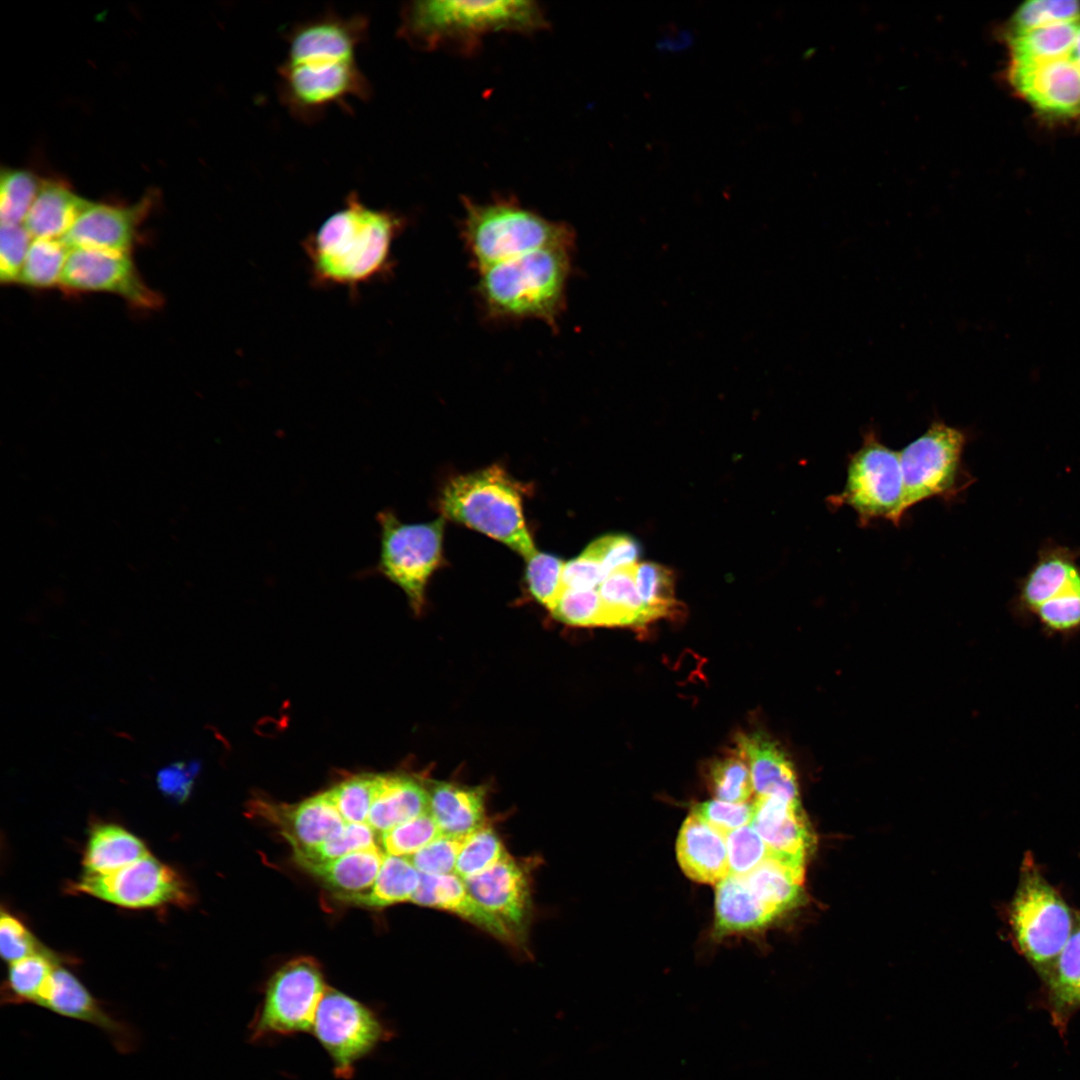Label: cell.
I'll list each match as a JSON object with an SVG mask.
<instances>
[{"label": "cell", "mask_w": 1080, "mask_h": 1080, "mask_svg": "<svg viewBox=\"0 0 1080 1080\" xmlns=\"http://www.w3.org/2000/svg\"><path fill=\"white\" fill-rule=\"evenodd\" d=\"M70 249L61 239L35 238L31 241L18 283L33 289H48L60 283Z\"/></svg>", "instance_id": "obj_35"}, {"label": "cell", "mask_w": 1080, "mask_h": 1080, "mask_svg": "<svg viewBox=\"0 0 1080 1080\" xmlns=\"http://www.w3.org/2000/svg\"><path fill=\"white\" fill-rule=\"evenodd\" d=\"M967 433L934 417L919 437L899 451L904 480V507L929 500L952 502L974 481L963 453Z\"/></svg>", "instance_id": "obj_9"}, {"label": "cell", "mask_w": 1080, "mask_h": 1080, "mask_svg": "<svg viewBox=\"0 0 1080 1080\" xmlns=\"http://www.w3.org/2000/svg\"><path fill=\"white\" fill-rule=\"evenodd\" d=\"M368 26L363 14L325 11L288 31L277 74L280 100L291 115L312 123L333 107L350 110L352 101L368 99L371 86L357 60Z\"/></svg>", "instance_id": "obj_1"}, {"label": "cell", "mask_w": 1080, "mask_h": 1080, "mask_svg": "<svg viewBox=\"0 0 1080 1080\" xmlns=\"http://www.w3.org/2000/svg\"><path fill=\"white\" fill-rule=\"evenodd\" d=\"M199 769V763L196 761L173 762L158 770L156 775L158 789L167 798L183 803L191 794L194 778Z\"/></svg>", "instance_id": "obj_54"}, {"label": "cell", "mask_w": 1080, "mask_h": 1080, "mask_svg": "<svg viewBox=\"0 0 1080 1080\" xmlns=\"http://www.w3.org/2000/svg\"><path fill=\"white\" fill-rule=\"evenodd\" d=\"M405 225L399 213L371 207L350 192L302 243L312 284L346 288L353 294L363 285L386 279L395 265L393 243Z\"/></svg>", "instance_id": "obj_2"}, {"label": "cell", "mask_w": 1080, "mask_h": 1080, "mask_svg": "<svg viewBox=\"0 0 1080 1080\" xmlns=\"http://www.w3.org/2000/svg\"><path fill=\"white\" fill-rule=\"evenodd\" d=\"M428 811V790L416 779L406 775H377L367 820L376 833L381 835Z\"/></svg>", "instance_id": "obj_25"}, {"label": "cell", "mask_w": 1080, "mask_h": 1080, "mask_svg": "<svg viewBox=\"0 0 1080 1080\" xmlns=\"http://www.w3.org/2000/svg\"><path fill=\"white\" fill-rule=\"evenodd\" d=\"M91 203L62 183L43 182L23 226L34 238L61 239Z\"/></svg>", "instance_id": "obj_28"}, {"label": "cell", "mask_w": 1080, "mask_h": 1080, "mask_svg": "<svg viewBox=\"0 0 1080 1080\" xmlns=\"http://www.w3.org/2000/svg\"><path fill=\"white\" fill-rule=\"evenodd\" d=\"M730 874L746 876L770 857V850L751 824L726 835Z\"/></svg>", "instance_id": "obj_48"}, {"label": "cell", "mask_w": 1080, "mask_h": 1080, "mask_svg": "<svg viewBox=\"0 0 1080 1080\" xmlns=\"http://www.w3.org/2000/svg\"><path fill=\"white\" fill-rule=\"evenodd\" d=\"M411 902L455 913L496 938L512 943L502 925L478 904L464 880L455 873H420V883Z\"/></svg>", "instance_id": "obj_23"}, {"label": "cell", "mask_w": 1080, "mask_h": 1080, "mask_svg": "<svg viewBox=\"0 0 1080 1080\" xmlns=\"http://www.w3.org/2000/svg\"><path fill=\"white\" fill-rule=\"evenodd\" d=\"M753 808L750 824L768 846L770 857L804 867L814 835L800 800L779 795L757 796Z\"/></svg>", "instance_id": "obj_18"}, {"label": "cell", "mask_w": 1080, "mask_h": 1080, "mask_svg": "<svg viewBox=\"0 0 1080 1080\" xmlns=\"http://www.w3.org/2000/svg\"><path fill=\"white\" fill-rule=\"evenodd\" d=\"M636 586L649 621L681 615V605L675 598L673 572L653 562L636 565Z\"/></svg>", "instance_id": "obj_37"}, {"label": "cell", "mask_w": 1080, "mask_h": 1080, "mask_svg": "<svg viewBox=\"0 0 1080 1080\" xmlns=\"http://www.w3.org/2000/svg\"><path fill=\"white\" fill-rule=\"evenodd\" d=\"M572 248L536 250L479 271L482 306L497 320H540L552 328L566 305Z\"/></svg>", "instance_id": "obj_4"}, {"label": "cell", "mask_w": 1080, "mask_h": 1080, "mask_svg": "<svg viewBox=\"0 0 1080 1080\" xmlns=\"http://www.w3.org/2000/svg\"><path fill=\"white\" fill-rule=\"evenodd\" d=\"M31 238L23 225L1 224L0 280L3 284L18 282Z\"/></svg>", "instance_id": "obj_52"}, {"label": "cell", "mask_w": 1080, "mask_h": 1080, "mask_svg": "<svg viewBox=\"0 0 1080 1080\" xmlns=\"http://www.w3.org/2000/svg\"><path fill=\"white\" fill-rule=\"evenodd\" d=\"M708 784L718 800L730 803H747L754 791L749 765L737 751L712 762Z\"/></svg>", "instance_id": "obj_39"}, {"label": "cell", "mask_w": 1080, "mask_h": 1080, "mask_svg": "<svg viewBox=\"0 0 1080 1080\" xmlns=\"http://www.w3.org/2000/svg\"><path fill=\"white\" fill-rule=\"evenodd\" d=\"M636 565L611 572L597 587L606 626L642 627L650 623L636 586Z\"/></svg>", "instance_id": "obj_33"}, {"label": "cell", "mask_w": 1080, "mask_h": 1080, "mask_svg": "<svg viewBox=\"0 0 1080 1080\" xmlns=\"http://www.w3.org/2000/svg\"><path fill=\"white\" fill-rule=\"evenodd\" d=\"M38 1005L59 1015L93 1024L114 1038L126 1035L119 1022L99 1006L96 999L68 969L60 963L53 969Z\"/></svg>", "instance_id": "obj_24"}, {"label": "cell", "mask_w": 1080, "mask_h": 1080, "mask_svg": "<svg viewBox=\"0 0 1080 1080\" xmlns=\"http://www.w3.org/2000/svg\"><path fill=\"white\" fill-rule=\"evenodd\" d=\"M1077 19H1080V2L1077 0H1028L1015 9L1001 34Z\"/></svg>", "instance_id": "obj_40"}, {"label": "cell", "mask_w": 1080, "mask_h": 1080, "mask_svg": "<svg viewBox=\"0 0 1080 1080\" xmlns=\"http://www.w3.org/2000/svg\"><path fill=\"white\" fill-rule=\"evenodd\" d=\"M385 852L379 846L352 852L309 872L336 896L359 903L371 890Z\"/></svg>", "instance_id": "obj_29"}, {"label": "cell", "mask_w": 1080, "mask_h": 1080, "mask_svg": "<svg viewBox=\"0 0 1080 1080\" xmlns=\"http://www.w3.org/2000/svg\"><path fill=\"white\" fill-rule=\"evenodd\" d=\"M506 855L497 833L485 824L469 836L457 858L454 873L466 880L490 869Z\"/></svg>", "instance_id": "obj_41"}, {"label": "cell", "mask_w": 1080, "mask_h": 1080, "mask_svg": "<svg viewBox=\"0 0 1080 1080\" xmlns=\"http://www.w3.org/2000/svg\"><path fill=\"white\" fill-rule=\"evenodd\" d=\"M743 878L762 902L780 914L799 901L804 867L769 857Z\"/></svg>", "instance_id": "obj_32"}, {"label": "cell", "mask_w": 1080, "mask_h": 1080, "mask_svg": "<svg viewBox=\"0 0 1080 1080\" xmlns=\"http://www.w3.org/2000/svg\"><path fill=\"white\" fill-rule=\"evenodd\" d=\"M428 794L429 811L443 835H467L485 825L483 787L436 782Z\"/></svg>", "instance_id": "obj_26"}, {"label": "cell", "mask_w": 1080, "mask_h": 1080, "mask_svg": "<svg viewBox=\"0 0 1080 1080\" xmlns=\"http://www.w3.org/2000/svg\"><path fill=\"white\" fill-rule=\"evenodd\" d=\"M779 915L762 902L742 876L728 875L716 885L715 934L724 936L759 929Z\"/></svg>", "instance_id": "obj_27"}, {"label": "cell", "mask_w": 1080, "mask_h": 1080, "mask_svg": "<svg viewBox=\"0 0 1080 1080\" xmlns=\"http://www.w3.org/2000/svg\"><path fill=\"white\" fill-rule=\"evenodd\" d=\"M606 577L600 563L583 551L578 557L565 562L561 585L566 589H594Z\"/></svg>", "instance_id": "obj_55"}, {"label": "cell", "mask_w": 1080, "mask_h": 1080, "mask_svg": "<svg viewBox=\"0 0 1080 1080\" xmlns=\"http://www.w3.org/2000/svg\"><path fill=\"white\" fill-rule=\"evenodd\" d=\"M558 621L572 626H606L597 588L575 590L562 588L549 608Z\"/></svg>", "instance_id": "obj_43"}, {"label": "cell", "mask_w": 1080, "mask_h": 1080, "mask_svg": "<svg viewBox=\"0 0 1080 1080\" xmlns=\"http://www.w3.org/2000/svg\"><path fill=\"white\" fill-rule=\"evenodd\" d=\"M676 855L684 874L695 882L716 886L730 875L726 835L692 813L681 826Z\"/></svg>", "instance_id": "obj_21"}, {"label": "cell", "mask_w": 1080, "mask_h": 1080, "mask_svg": "<svg viewBox=\"0 0 1080 1080\" xmlns=\"http://www.w3.org/2000/svg\"><path fill=\"white\" fill-rule=\"evenodd\" d=\"M41 184L24 170H3L0 180L1 224L19 225L24 222Z\"/></svg>", "instance_id": "obj_42"}, {"label": "cell", "mask_w": 1080, "mask_h": 1080, "mask_svg": "<svg viewBox=\"0 0 1080 1080\" xmlns=\"http://www.w3.org/2000/svg\"><path fill=\"white\" fill-rule=\"evenodd\" d=\"M377 775L352 776L327 791L346 823H367Z\"/></svg>", "instance_id": "obj_45"}, {"label": "cell", "mask_w": 1080, "mask_h": 1080, "mask_svg": "<svg viewBox=\"0 0 1080 1080\" xmlns=\"http://www.w3.org/2000/svg\"><path fill=\"white\" fill-rule=\"evenodd\" d=\"M149 855L146 845L137 836L119 825H95L88 837L83 855L87 874H108Z\"/></svg>", "instance_id": "obj_31"}, {"label": "cell", "mask_w": 1080, "mask_h": 1080, "mask_svg": "<svg viewBox=\"0 0 1080 1080\" xmlns=\"http://www.w3.org/2000/svg\"><path fill=\"white\" fill-rule=\"evenodd\" d=\"M312 1031L330 1055L336 1076L346 1079L357 1060L391 1037L371 1009L331 988L318 1005Z\"/></svg>", "instance_id": "obj_12"}, {"label": "cell", "mask_w": 1080, "mask_h": 1080, "mask_svg": "<svg viewBox=\"0 0 1080 1080\" xmlns=\"http://www.w3.org/2000/svg\"><path fill=\"white\" fill-rule=\"evenodd\" d=\"M443 835L430 811L380 835L385 854L410 857Z\"/></svg>", "instance_id": "obj_44"}, {"label": "cell", "mask_w": 1080, "mask_h": 1080, "mask_svg": "<svg viewBox=\"0 0 1080 1080\" xmlns=\"http://www.w3.org/2000/svg\"><path fill=\"white\" fill-rule=\"evenodd\" d=\"M380 550L374 573L397 585L413 611L425 605L429 579L442 561L445 518L426 523H404L391 509L377 513Z\"/></svg>", "instance_id": "obj_10"}, {"label": "cell", "mask_w": 1080, "mask_h": 1080, "mask_svg": "<svg viewBox=\"0 0 1080 1080\" xmlns=\"http://www.w3.org/2000/svg\"><path fill=\"white\" fill-rule=\"evenodd\" d=\"M1047 635L1070 637L1080 632V583L1039 606L1033 614Z\"/></svg>", "instance_id": "obj_46"}, {"label": "cell", "mask_w": 1080, "mask_h": 1080, "mask_svg": "<svg viewBox=\"0 0 1080 1080\" xmlns=\"http://www.w3.org/2000/svg\"><path fill=\"white\" fill-rule=\"evenodd\" d=\"M584 552L596 559L608 576L617 569L636 564L640 546L631 536L609 534L594 540Z\"/></svg>", "instance_id": "obj_50"}, {"label": "cell", "mask_w": 1080, "mask_h": 1080, "mask_svg": "<svg viewBox=\"0 0 1080 1080\" xmlns=\"http://www.w3.org/2000/svg\"><path fill=\"white\" fill-rule=\"evenodd\" d=\"M753 811V802L730 803L715 799L695 805L691 813L727 835L750 824Z\"/></svg>", "instance_id": "obj_53"}, {"label": "cell", "mask_w": 1080, "mask_h": 1080, "mask_svg": "<svg viewBox=\"0 0 1080 1080\" xmlns=\"http://www.w3.org/2000/svg\"><path fill=\"white\" fill-rule=\"evenodd\" d=\"M464 882L478 904L506 930L512 943L525 939L532 913L530 883L527 873L510 855Z\"/></svg>", "instance_id": "obj_16"}, {"label": "cell", "mask_w": 1080, "mask_h": 1080, "mask_svg": "<svg viewBox=\"0 0 1080 1080\" xmlns=\"http://www.w3.org/2000/svg\"><path fill=\"white\" fill-rule=\"evenodd\" d=\"M327 987L319 964L300 957L284 964L270 978L262 1007L252 1025V1037L311 1031Z\"/></svg>", "instance_id": "obj_11"}, {"label": "cell", "mask_w": 1080, "mask_h": 1080, "mask_svg": "<svg viewBox=\"0 0 1080 1080\" xmlns=\"http://www.w3.org/2000/svg\"><path fill=\"white\" fill-rule=\"evenodd\" d=\"M462 205L461 235L478 271L536 250L575 246L569 224L549 220L512 196L481 203L463 197Z\"/></svg>", "instance_id": "obj_5"}, {"label": "cell", "mask_w": 1080, "mask_h": 1080, "mask_svg": "<svg viewBox=\"0 0 1080 1080\" xmlns=\"http://www.w3.org/2000/svg\"><path fill=\"white\" fill-rule=\"evenodd\" d=\"M526 561V581L529 592L535 600L549 609L562 589L561 579L565 562L554 555L538 551Z\"/></svg>", "instance_id": "obj_47"}, {"label": "cell", "mask_w": 1080, "mask_h": 1080, "mask_svg": "<svg viewBox=\"0 0 1080 1080\" xmlns=\"http://www.w3.org/2000/svg\"><path fill=\"white\" fill-rule=\"evenodd\" d=\"M42 946L22 921L2 909L0 916V952L9 964L23 958L45 953Z\"/></svg>", "instance_id": "obj_51"}, {"label": "cell", "mask_w": 1080, "mask_h": 1080, "mask_svg": "<svg viewBox=\"0 0 1080 1080\" xmlns=\"http://www.w3.org/2000/svg\"><path fill=\"white\" fill-rule=\"evenodd\" d=\"M60 961L53 952L35 954L9 964L3 990L8 1003L38 1004L48 979Z\"/></svg>", "instance_id": "obj_36"}, {"label": "cell", "mask_w": 1080, "mask_h": 1080, "mask_svg": "<svg viewBox=\"0 0 1080 1080\" xmlns=\"http://www.w3.org/2000/svg\"><path fill=\"white\" fill-rule=\"evenodd\" d=\"M252 809L278 828L294 855L316 849L346 825L327 791L296 804L256 800Z\"/></svg>", "instance_id": "obj_17"}, {"label": "cell", "mask_w": 1080, "mask_h": 1080, "mask_svg": "<svg viewBox=\"0 0 1080 1080\" xmlns=\"http://www.w3.org/2000/svg\"><path fill=\"white\" fill-rule=\"evenodd\" d=\"M1043 981L1054 1023L1064 1028L1080 1008V911L1075 912L1070 937Z\"/></svg>", "instance_id": "obj_30"}, {"label": "cell", "mask_w": 1080, "mask_h": 1080, "mask_svg": "<svg viewBox=\"0 0 1080 1080\" xmlns=\"http://www.w3.org/2000/svg\"><path fill=\"white\" fill-rule=\"evenodd\" d=\"M548 25L534 1H412L402 7L399 36L423 50L471 52L496 32H535Z\"/></svg>", "instance_id": "obj_3"}, {"label": "cell", "mask_w": 1080, "mask_h": 1080, "mask_svg": "<svg viewBox=\"0 0 1080 1080\" xmlns=\"http://www.w3.org/2000/svg\"><path fill=\"white\" fill-rule=\"evenodd\" d=\"M1079 33V32H1078ZM1006 79L1014 93L1050 120L1080 119V46L1059 56L1032 62H1008Z\"/></svg>", "instance_id": "obj_14"}, {"label": "cell", "mask_w": 1080, "mask_h": 1080, "mask_svg": "<svg viewBox=\"0 0 1080 1080\" xmlns=\"http://www.w3.org/2000/svg\"><path fill=\"white\" fill-rule=\"evenodd\" d=\"M149 207L146 200L129 207L91 203L61 240L70 250L130 252Z\"/></svg>", "instance_id": "obj_19"}, {"label": "cell", "mask_w": 1080, "mask_h": 1080, "mask_svg": "<svg viewBox=\"0 0 1080 1080\" xmlns=\"http://www.w3.org/2000/svg\"><path fill=\"white\" fill-rule=\"evenodd\" d=\"M470 835H441L407 858L419 873L432 875L454 873L457 858Z\"/></svg>", "instance_id": "obj_49"}, {"label": "cell", "mask_w": 1080, "mask_h": 1080, "mask_svg": "<svg viewBox=\"0 0 1080 1080\" xmlns=\"http://www.w3.org/2000/svg\"><path fill=\"white\" fill-rule=\"evenodd\" d=\"M59 285L68 293H112L138 310L158 309L163 303L143 281L130 252L70 250Z\"/></svg>", "instance_id": "obj_15"}, {"label": "cell", "mask_w": 1080, "mask_h": 1080, "mask_svg": "<svg viewBox=\"0 0 1080 1080\" xmlns=\"http://www.w3.org/2000/svg\"><path fill=\"white\" fill-rule=\"evenodd\" d=\"M523 488L503 467L457 475L441 490L438 505L444 518L477 530L525 559L537 550L522 507Z\"/></svg>", "instance_id": "obj_6"}, {"label": "cell", "mask_w": 1080, "mask_h": 1080, "mask_svg": "<svg viewBox=\"0 0 1080 1080\" xmlns=\"http://www.w3.org/2000/svg\"><path fill=\"white\" fill-rule=\"evenodd\" d=\"M378 846L376 832L368 823H346L342 831L306 853L295 854L296 862L307 871L352 852Z\"/></svg>", "instance_id": "obj_38"}, {"label": "cell", "mask_w": 1080, "mask_h": 1080, "mask_svg": "<svg viewBox=\"0 0 1080 1080\" xmlns=\"http://www.w3.org/2000/svg\"><path fill=\"white\" fill-rule=\"evenodd\" d=\"M1074 921L1075 912L1027 853L1008 907V924L1016 949L1042 980L1069 939Z\"/></svg>", "instance_id": "obj_7"}, {"label": "cell", "mask_w": 1080, "mask_h": 1080, "mask_svg": "<svg viewBox=\"0 0 1080 1080\" xmlns=\"http://www.w3.org/2000/svg\"><path fill=\"white\" fill-rule=\"evenodd\" d=\"M74 889L126 908L185 907L193 899L184 878L150 854L112 873H85Z\"/></svg>", "instance_id": "obj_13"}, {"label": "cell", "mask_w": 1080, "mask_h": 1080, "mask_svg": "<svg viewBox=\"0 0 1080 1080\" xmlns=\"http://www.w3.org/2000/svg\"><path fill=\"white\" fill-rule=\"evenodd\" d=\"M1079 551L1048 543L1018 583L1013 610L1018 619L1033 617L1036 609L1080 583Z\"/></svg>", "instance_id": "obj_20"}, {"label": "cell", "mask_w": 1080, "mask_h": 1080, "mask_svg": "<svg viewBox=\"0 0 1080 1080\" xmlns=\"http://www.w3.org/2000/svg\"><path fill=\"white\" fill-rule=\"evenodd\" d=\"M736 751L749 765L757 796L800 800L796 774L784 751L760 732L736 737Z\"/></svg>", "instance_id": "obj_22"}, {"label": "cell", "mask_w": 1080, "mask_h": 1080, "mask_svg": "<svg viewBox=\"0 0 1080 1080\" xmlns=\"http://www.w3.org/2000/svg\"><path fill=\"white\" fill-rule=\"evenodd\" d=\"M420 883V873L409 858L385 854L369 893L358 904L384 907L412 899Z\"/></svg>", "instance_id": "obj_34"}, {"label": "cell", "mask_w": 1080, "mask_h": 1080, "mask_svg": "<svg viewBox=\"0 0 1080 1080\" xmlns=\"http://www.w3.org/2000/svg\"><path fill=\"white\" fill-rule=\"evenodd\" d=\"M826 503L834 510L850 507L863 527L876 520L898 526L907 513L899 451L884 444L873 427L866 429L861 446L848 457L843 489Z\"/></svg>", "instance_id": "obj_8"}]
</instances>
